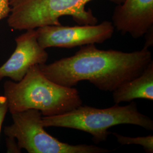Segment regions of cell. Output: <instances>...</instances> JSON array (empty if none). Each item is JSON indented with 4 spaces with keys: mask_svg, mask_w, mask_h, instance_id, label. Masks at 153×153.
<instances>
[{
    "mask_svg": "<svg viewBox=\"0 0 153 153\" xmlns=\"http://www.w3.org/2000/svg\"><path fill=\"white\" fill-rule=\"evenodd\" d=\"M152 61L148 49L131 52L102 50L95 44L80 47L73 56L39 65L51 81L74 88L88 81L100 90L113 92L122 84L140 76Z\"/></svg>",
    "mask_w": 153,
    "mask_h": 153,
    "instance_id": "obj_1",
    "label": "cell"
},
{
    "mask_svg": "<svg viewBox=\"0 0 153 153\" xmlns=\"http://www.w3.org/2000/svg\"><path fill=\"white\" fill-rule=\"evenodd\" d=\"M4 95L11 114L28 109L39 110L43 116L61 115L82 104L77 89L51 81L39 65L32 66L19 82L6 81Z\"/></svg>",
    "mask_w": 153,
    "mask_h": 153,
    "instance_id": "obj_2",
    "label": "cell"
},
{
    "mask_svg": "<svg viewBox=\"0 0 153 153\" xmlns=\"http://www.w3.org/2000/svg\"><path fill=\"white\" fill-rule=\"evenodd\" d=\"M42 123L45 128H65L86 132L97 144L107 141L110 134L108 129L114 126L131 124L153 130V120L141 114L133 100L126 105L115 104L103 109L82 104L61 115L43 116Z\"/></svg>",
    "mask_w": 153,
    "mask_h": 153,
    "instance_id": "obj_3",
    "label": "cell"
},
{
    "mask_svg": "<svg viewBox=\"0 0 153 153\" xmlns=\"http://www.w3.org/2000/svg\"><path fill=\"white\" fill-rule=\"evenodd\" d=\"M93 0H10L7 24L14 30L61 25L60 18L71 16L79 25H96L98 19L86 5ZM119 5L124 0H109Z\"/></svg>",
    "mask_w": 153,
    "mask_h": 153,
    "instance_id": "obj_4",
    "label": "cell"
},
{
    "mask_svg": "<svg viewBox=\"0 0 153 153\" xmlns=\"http://www.w3.org/2000/svg\"><path fill=\"white\" fill-rule=\"evenodd\" d=\"M13 123L4 128L7 137L16 139L18 147L29 153H107L112 150L91 145H73L61 142L44 129L41 112L28 109L11 114Z\"/></svg>",
    "mask_w": 153,
    "mask_h": 153,
    "instance_id": "obj_5",
    "label": "cell"
},
{
    "mask_svg": "<svg viewBox=\"0 0 153 153\" xmlns=\"http://www.w3.org/2000/svg\"><path fill=\"white\" fill-rule=\"evenodd\" d=\"M39 44L44 49L51 47L72 48L90 44H101L113 35L112 22L74 26L51 25L36 30Z\"/></svg>",
    "mask_w": 153,
    "mask_h": 153,
    "instance_id": "obj_6",
    "label": "cell"
},
{
    "mask_svg": "<svg viewBox=\"0 0 153 153\" xmlns=\"http://www.w3.org/2000/svg\"><path fill=\"white\" fill-rule=\"evenodd\" d=\"M15 41V51L0 66V81L7 77L14 82H19L32 66L46 64L48 60V54L39 44L35 29L26 30L17 36Z\"/></svg>",
    "mask_w": 153,
    "mask_h": 153,
    "instance_id": "obj_7",
    "label": "cell"
},
{
    "mask_svg": "<svg viewBox=\"0 0 153 153\" xmlns=\"http://www.w3.org/2000/svg\"><path fill=\"white\" fill-rule=\"evenodd\" d=\"M112 19L123 35L140 38L153 27V0H124L116 6Z\"/></svg>",
    "mask_w": 153,
    "mask_h": 153,
    "instance_id": "obj_8",
    "label": "cell"
},
{
    "mask_svg": "<svg viewBox=\"0 0 153 153\" xmlns=\"http://www.w3.org/2000/svg\"><path fill=\"white\" fill-rule=\"evenodd\" d=\"M115 104L131 102L136 99L153 100V61L138 76L122 84L112 92Z\"/></svg>",
    "mask_w": 153,
    "mask_h": 153,
    "instance_id": "obj_9",
    "label": "cell"
},
{
    "mask_svg": "<svg viewBox=\"0 0 153 153\" xmlns=\"http://www.w3.org/2000/svg\"><path fill=\"white\" fill-rule=\"evenodd\" d=\"M117 141L122 145H138L142 146L145 151L148 153H153V136L149 135L144 137H131L124 136L116 133H113Z\"/></svg>",
    "mask_w": 153,
    "mask_h": 153,
    "instance_id": "obj_10",
    "label": "cell"
},
{
    "mask_svg": "<svg viewBox=\"0 0 153 153\" xmlns=\"http://www.w3.org/2000/svg\"><path fill=\"white\" fill-rule=\"evenodd\" d=\"M9 111L8 101L5 95H0V132L7 112Z\"/></svg>",
    "mask_w": 153,
    "mask_h": 153,
    "instance_id": "obj_11",
    "label": "cell"
},
{
    "mask_svg": "<svg viewBox=\"0 0 153 153\" xmlns=\"http://www.w3.org/2000/svg\"><path fill=\"white\" fill-rule=\"evenodd\" d=\"M10 0H0V21L7 18L10 12Z\"/></svg>",
    "mask_w": 153,
    "mask_h": 153,
    "instance_id": "obj_12",
    "label": "cell"
},
{
    "mask_svg": "<svg viewBox=\"0 0 153 153\" xmlns=\"http://www.w3.org/2000/svg\"><path fill=\"white\" fill-rule=\"evenodd\" d=\"M6 145L8 153H21V149L18 147L17 142H16V139L7 137L6 138Z\"/></svg>",
    "mask_w": 153,
    "mask_h": 153,
    "instance_id": "obj_13",
    "label": "cell"
},
{
    "mask_svg": "<svg viewBox=\"0 0 153 153\" xmlns=\"http://www.w3.org/2000/svg\"><path fill=\"white\" fill-rule=\"evenodd\" d=\"M144 35L145 36V43L143 48L148 49L153 45V27L149 29Z\"/></svg>",
    "mask_w": 153,
    "mask_h": 153,
    "instance_id": "obj_14",
    "label": "cell"
}]
</instances>
